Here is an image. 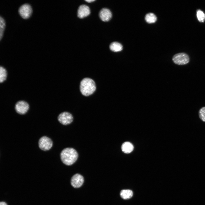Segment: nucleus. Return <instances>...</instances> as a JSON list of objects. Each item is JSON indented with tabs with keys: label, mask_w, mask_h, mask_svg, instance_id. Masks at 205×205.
Returning a JSON list of instances; mask_svg holds the SVG:
<instances>
[{
	"label": "nucleus",
	"mask_w": 205,
	"mask_h": 205,
	"mask_svg": "<svg viewBox=\"0 0 205 205\" xmlns=\"http://www.w3.org/2000/svg\"><path fill=\"white\" fill-rule=\"evenodd\" d=\"M78 154L73 148H67L64 149L60 153V157L62 162L66 165H70L77 160Z\"/></svg>",
	"instance_id": "f257e3e1"
},
{
	"label": "nucleus",
	"mask_w": 205,
	"mask_h": 205,
	"mask_svg": "<svg viewBox=\"0 0 205 205\" xmlns=\"http://www.w3.org/2000/svg\"><path fill=\"white\" fill-rule=\"evenodd\" d=\"M80 89L83 95L86 96H89L93 94L96 90L95 83L91 79L84 78L80 82Z\"/></svg>",
	"instance_id": "f03ea898"
},
{
	"label": "nucleus",
	"mask_w": 205,
	"mask_h": 205,
	"mask_svg": "<svg viewBox=\"0 0 205 205\" xmlns=\"http://www.w3.org/2000/svg\"><path fill=\"white\" fill-rule=\"evenodd\" d=\"M172 60L173 62L176 64L183 65L188 63L190 59L187 54L184 53H180L174 55Z\"/></svg>",
	"instance_id": "7ed1b4c3"
},
{
	"label": "nucleus",
	"mask_w": 205,
	"mask_h": 205,
	"mask_svg": "<svg viewBox=\"0 0 205 205\" xmlns=\"http://www.w3.org/2000/svg\"><path fill=\"white\" fill-rule=\"evenodd\" d=\"M29 107V105L28 102L23 100H20L16 103L15 109L18 114H24L27 112Z\"/></svg>",
	"instance_id": "20e7f679"
},
{
	"label": "nucleus",
	"mask_w": 205,
	"mask_h": 205,
	"mask_svg": "<svg viewBox=\"0 0 205 205\" xmlns=\"http://www.w3.org/2000/svg\"><path fill=\"white\" fill-rule=\"evenodd\" d=\"M39 148L42 150L46 151L49 150L52 147L53 142L52 140L46 136L41 137L38 142Z\"/></svg>",
	"instance_id": "39448f33"
},
{
	"label": "nucleus",
	"mask_w": 205,
	"mask_h": 205,
	"mask_svg": "<svg viewBox=\"0 0 205 205\" xmlns=\"http://www.w3.org/2000/svg\"><path fill=\"white\" fill-rule=\"evenodd\" d=\"M18 11L20 16L23 18L26 19L30 17L32 9L31 6L29 4L25 3L20 7Z\"/></svg>",
	"instance_id": "423d86ee"
},
{
	"label": "nucleus",
	"mask_w": 205,
	"mask_h": 205,
	"mask_svg": "<svg viewBox=\"0 0 205 205\" xmlns=\"http://www.w3.org/2000/svg\"><path fill=\"white\" fill-rule=\"evenodd\" d=\"M58 121L62 124L67 125L70 124L73 121V117L71 114L67 112H63L58 116Z\"/></svg>",
	"instance_id": "0eeeda50"
},
{
	"label": "nucleus",
	"mask_w": 205,
	"mask_h": 205,
	"mask_svg": "<svg viewBox=\"0 0 205 205\" xmlns=\"http://www.w3.org/2000/svg\"><path fill=\"white\" fill-rule=\"evenodd\" d=\"M84 181V179L83 176L79 174H76L72 177L71 182L73 187L78 188L82 185Z\"/></svg>",
	"instance_id": "6e6552de"
},
{
	"label": "nucleus",
	"mask_w": 205,
	"mask_h": 205,
	"mask_svg": "<svg viewBox=\"0 0 205 205\" xmlns=\"http://www.w3.org/2000/svg\"><path fill=\"white\" fill-rule=\"evenodd\" d=\"M90 13V9L86 5H81L77 11V16L80 18H83L88 16Z\"/></svg>",
	"instance_id": "1a4fd4ad"
},
{
	"label": "nucleus",
	"mask_w": 205,
	"mask_h": 205,
	"mask_svg": "<svg viewBox=\"0 0 205 205\" xmlns=\"http://www.w3.org/2000/svg\"><path fill=\"white\" fill-rule=\"evenodd\" d=\"M99 17L104 22L108 21L111 19L112 14L110 11L108 9L103 8L99 13Z\"/></svg>",
	"instance_id": "9d476101"
},
{
	"label": "nucleus",
	"mask_w": 205,
	"mask_h": 205,
	"mask_svg": "<svg viewBox=\"0 0 205 205\" xmlns=\"http://www.w3.org/2000/svg\"><path fill=\"white\" fill-rule=\"evenodd\" d=\"M121 149L124 152L128 153L132 151L134 149V147L130 142H126L123 143L122 145Z\"/></svg>",
	"instance_id": "9b49d317"
},
{
	"label": "nucleus",
	"mask_w": 205,
	"mask_h": 205,
	"mask_svg": "<svg viewBox=\"0 0 205 205\" xmlns=\"http://www.w3.org/2000/svg\"><path fill=\"white\" fill-rule=\"evenodd\" d=\"M110 50L114 52H117L121 51L123 48L122 45L117 42H113L110 45Z\"/></svg>",
	"instance_id": "f8f14e48"
},
{
	"label": "nucleus",
	"mask_w": 205,
	"mask_h": 205,
	"mask_svg": "<svg viewBox=\"0 0 205 205\" xmlns=\"http://www.w3.org/2000/svg\"><path fill=\"white\" fill-rule=\"evenodd\" d=\"M121 197L124 199H127L131 198L133 194L132 191L130 190H123L120 193Z\"/></svg>",
	"instance_id": "ddd939ff"
},
{
	"label": "nucleus",
	"mask_w": 205,
	"mask_h": 205,
	"mask_svg": "<svg viewBox=\"0 0 205 205\" xmlns=\"http://www.w3.org/2000/svg\"><path fill=\"white\" fill-rule=\"evenodd\" d=\"M157 18L155 15L152 13L147 14L145 17V19L147 22L149 23H153L156 21Z\"/></svg>",
	"instance_id": "4468645a"
},
{
	"label": "nucleus",
	"mask_w": 205,
	"mask_h": 205,
	"mask_svg": "<svg viewBox=\"0 0 205 205\" xmlns=\"http://www.w3.org/2000/svg\"><path fill=\"white\" fill-rule=\"evenodd\" d=\"M7 76V71L2 66L0 67V83H2L6 80Z\"/></svg>",
	"instance_id": "2eb2a0df"
},
{
	"label": "nucleus",
	"mask_w": 205,
	"mask_h": 205,
	"mask_svg": "<svg viewBox=\"0 0 205 205\" xmlns=\"http://www.w3.org/2000/svg\"><path fill=\"white\" fill-rule=\"evenodd\" d=\"M196 16L198 20L200 22H203L205 20V15L203 12L200 9L196 11Z\"/></svg>",
	"instance_id": "dca6fc26"
},
{
	"label": "nucleus",
	"mask_w": 205,
	"mask_h": 205,
	"mask_svg": "<svg viewBox=\"0 0 205 205\" xmlns=\"http://www.w3.org/2000/svg\"><path fill=\"white\" fill-rule=\"evenodd\" d=\"M5 26V21L3 18L0 17V39L2 37Z\"/></svg>",
	"instance_id": "f3484780"
},
{
	"label": "nucleus",
	"mask_w": 205,
	"mask_h": 205,
	"mask_svg": "<svg viewBox=\"0 0 205 205\" xmlns=\"http://www.w3.org/2000/svg\"><path fill=\"white\" fill-rule=\"evenodd\" d=\"M198 114L200 119L205 122V107H202L199 110Z\"/></svg>",
	"instance_id": "a211bd4d"
},
{
	"label": "nucleus",
	"mask_w": 205,
	"mask_h": 205,
	"mask_svg": "<svg viewBox=\"0 0 205 205\" xmlns=\"http://www.w3.org/2000/svg\"><path fill=\"white\" fill-rule=\"evenodd\" d=\"M0 205H7V204L5 202H0Z\"/></svg>",
	"instance_id": "6ab92c4d"
},
{
	"label": "nucleus",
	"mask_w": 205,
	"mask_h": 205,
	"mask_svg": "<svg viewBox=\"0 0 205 205\" xmlns=\"http://www.w3.org/2000/svg\"><path fill=\"white\" fill-rule=\"evenodd\" d=\"M95 0H85V1L86 2H88V3H90L91 2H92L93 1H95Z\"/></svg>",
	"instance_id": "aec40b11"
}]
</instances>
